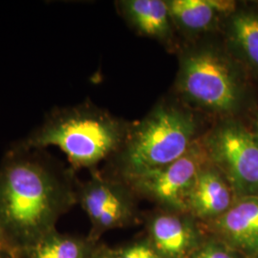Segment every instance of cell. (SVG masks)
Instances as JSON below:
<instances>
[{
    "label": "cell",
    "mask_w": 258,
    "mask_h": 258,
    "mask_svg": "<svg viewBox=\"0 0 258 258\" xmlns=\"http://www.w3.org/2000/svg\"><path fill=\"white\" fill-rule=\"evenodd\" d=\"M75 171L47 149L18 142L0 162V227L10 249L20 252L56 230L77 204Z\"/></svg>",
    "instance_id": "obj_1"
},
{
    "label": "cell",
    "mask_w": 258,
    "mask_h": 258,
    "mask_svg": "<svg viewBox=\"0 0 258 258\" xmlns=\"http://www.w3.org/2000/svg\"><path fill=\"white\" fill-rule=\"evenodd\" d=\"M175 97L213 121L240 119L250 104V79L223 41L212 37L178 50Z\"/></svg>",
    "instance_id": "obj_2"
},
{
    "label": "cell",
    "mask_w": 258,
    "mask_h": 258,
    "mask_svg": "<svg viewBox=\"0 0 258 258\" xmlns=\"http://www.w3.org/2000/svg\"><path fill=\"white\" fill-rule=\"evenodd\" d=\"M205 117L174 98L161 99L106 162L104 173L120 181L169 165L184 155L204 132Z\"/></svg>",
    "instance_id": "obj_3"
},
{
    "label": "cell",
    "mask_w": 258,
    "mask_h": 258,
    "mask_svg": "<svg viewBox=\"0 0 258 258\" xmlns=\"http://www.w3.org/2000/svg\"><path fill=\"white\" fill-rule=\"evenodd\" d=\"M131 122L90 101L55 107L43 121L18 143L30 148H59L76 171L98 169L115 155L127 137Z\"/></svg>",
    "instance_id": "obj_4"
},
{
    "label": "cell",
    "mask_w": 258,
    "mask_h": 258,
    "mask_svg": "<svg viewBox=\"0 0 258 258\" xmlns=\"http://www.w3.org/2000/svg\"><path fill=\"white\" fill-rule=\"evenodd\" d=\"M200 142L209 160L231 184L236 198L258 196V144L242 120L213 121Z\"/></svg>",
    "instance_id": "obj_5"
},
{
    "label": "cell",
    "mask_w": 258,
    "mask_h": 258,
    "mask_svg": "<svg viewBox=\"0 0 258 258\" xmlns=\"http://www.w3.org/2000/svg\"><path fill=\"white\" fill-rule=\"evenodd\" d=\"M209 162L200 142L169 165L121 181L133 192L152 199L167 211L186 213V199L199 171Z\"/></svg>",
    "instance_id": "obj_6"
},
{
    "label": "cell",
    "mask_w": 258,
    "mask_h": 258,
    "mask_svg": "<svg viewBox=\"0 0 258 258\" xmlns=\"http://www.w3.org/2000/svg\"><path fill=\"white\" fill-rule=\"evenodd\" d=\"M132 192L125 183L98 169L91 171L87 181H77V203L81 205L92 226L88 239L97 243L103 232L122 227L131 219Z\"/></svg>",
    "instance_id": "obj_7"
},
{
    "label": "cell",
    "mask_w": 258,
    "mask_h": 258,
    "mask_svg": "<svg viewBox=\"0 0 258 258\" xmlns=\"http://www.w3.org/2000/svg\"><path fill=\"white\" fill-rule=\"evenodd\" d=\"M176 31L191 42L213 37L221 31L224 20L236 9L233 0H166Z\"/></svg>",
    "instance_id": "obj_8"
},
{
    "label": "cell",
    "mask_w": 258,
    "mask_h": 258,
    "mask_svg": "<svg viewBox=\"0 0 258 258\" xmlns=\"http://www.w3.org/2000/svg\"><path fill=\"white\" fill-rule=\"evenodd\" d=\"M220 35L227 50L258 81V3L238 2L224 20Z\"/></svg>",
    "instance_id": "obj_9"
},
{
    "label": "cell",
    "mask_w": 258,
    "mask_h": 258,
    "mask_svg": "<svg viewBox=\"0 0 258 258\" xmlns=\"http://www.w3.org/2000/svg\"><path fill=\"white\" fill-rule=\"evenodd\" d=\"M116 8L129 27L139 36L154 39L178 52L177 31L166 0H120Z\"/></svg>",
    "instance_id": "obj_10"
},
{
    "label": "cell",
    "mask_w": 258,
    "mask_h": 258,
    "mask_svg": "<svg viewBox=\"0 0 258 258\" xmlns=\"http://www.w3.org/2000/svg\"><path fill=\"white\" fill-rule=\"evenodd\" d=\"M231 184L209 160L196 177L186 199V213L212 221L227 212L236 200Z\"/></svg>",
    "instance_id": "obj_11"
},
{
    "label": "cell",
    "mask_w": 258,
    "mask_h": 258,
    "mask_svg": "<svg viewBox=\"0 0 258 258\" xmlns=\"http://www.w3.org/2000/svg\"><path fill=\"white\" fill-rule=\"evenodd\" d=\"M210 222L231 247L249 255L258 253V196L237 198L227 212Z\"/></svg>",
    "instance_id": "obj_12"
},
{
    "label": "cell",
    "mask_w": 258,
    "mask_h": 258,
    "mask_svg": "<svg viewBox=\"0 0 258 258\" xmlns=\"http://www.w3.org/2000/svg\"><path fill=\"white\" fill-rule=\"evenodd\" d=\"M188 213L168 211L152 217L149 230L152 248L162 258H187L196 245L195 230Z\"/></svg>",
    "instance_id": "obj_13"
},
{
    "label": "cell",
    "mask_w": 258,
    "mask_h": 258,
    "mask_svg": "<svg viewBox=\"0 0 258 258\" xmlns=\"http://www.w3.org/2000/svg\"><path fill=\"white\" fill-rule=\"evenodd\" d=\"M97 243L55 231L20 252V258H89Z\"/></svg>",
    "instance_id": "obj_14"
},
{
    "label": "cell",
    "mask_w": 258,
    "mask_h": 258,
    "mask_svg": "<svg viewBox=\"0 0 258 258\" xmlns=\"http://www.w3.org/2000/svg\"><path fill=\"white\" fill-rule=\"evenodd\" d=\"M115 251L118 258H162L155 249L146 244H134Z\"/></svg>",
    "instance_id": "obj_15"
},
{
    "label": "cell",
    "mask_w": 258,
    "mask_h": 258,
    "mask_svg": "<svg viewBox=\"0 0 258 258\" xmlns=\"http://www.w3.org/2000/svg\"><path fill=\"white\" fill-rule=\"evenodd\" d=\"M194 258H235L230 249L223 245L212 243L206 245L198 251Z\"/></svg>",
    "instance_id": "obj_16"
},
{
    "label": "cell",
    "mask_w": 258,
    "mask_h": 258,
    "mask_svg": "<svg viewBox=\"0 0 258 258\" xmlns=\"http://www.w3.org/2000/svg\"><path fill=\"white\" fill-rule=\"evenodd\" d=\"M89 258H118L115 249H111L105 246L95 245Z\"/></svg>",
    "instance_id": "obj_17"
},
{
    "label": "cell",
    "mask_w": 258,
    "mask_h": 258,
    "mask_svg": "<svg viewBox=\"0 0 258 258\" xmlns=\"http://www.w3.org/2000/svg\"><path fill=\"white\" fill-rule=\"evenodd\" d=\"M0 258H20L12 249L0 246Z\"/></svg>",
    "instance_id": "obj_18"
},
{
    "label": "cell",
    "mask_w": 258,
    "mask_h": 258,
    "mask_svg": "<svg viewBox=\"0 0 258 258\" xmlns=\"http://www.w3.org/2000/svg\"><path fill=\"white\" fill-rule=\"evenodd\" d=\"M249 128H250V131H251L253 137L256 140L258 144V112L255 114V116H254V119H253V121H252L251 127H249Z\"/></svg>",
    "instance_id": "obj_19"
},
{
    "label": "cell",
    "mask_w": 258,
    "mask_h": 258,
    "mask_svg": "<svg viewBox=\"0 0 258 258\" xmlns=\"http://www.w3.org/2000/svg\"><path fill=\"white\" fill-rule=\"evenodd\" d=\"M0 246H2V247H6V248L10 249L9 246L7 245L6 241H5V239H4V236H3V232H2V231H1V227H0ZM14 252H15V251H14Z\"/></svg>",
    "instance_id": "obj_20"
}]
</instances>
